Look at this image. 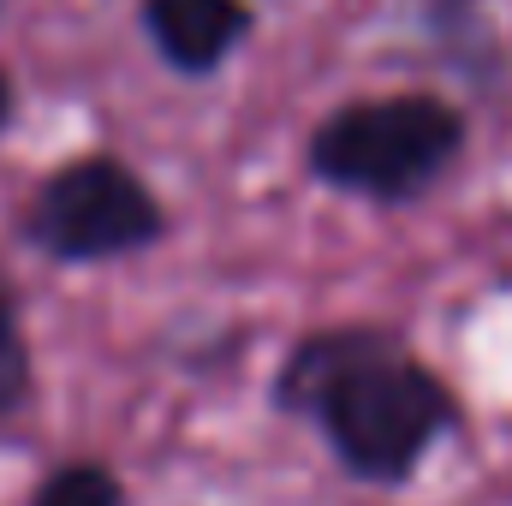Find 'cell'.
Instances as JSON below:
<instances>
[{"label":"cell","mask_w":512,"mask_h":506,"mask_svg":"<svg viewBox=\"0 0 512 506\" xmlns=\"http://www.w3.org/2000/svg\"><path fill=\"white\" fill-rule=\"evenodd\" d=\"M268 405L310 423L328 459L364 489H405L465 423V405L441 370L382 322H334L292 340L268 376Z\"/></svg>","instance_id":"obj_1"},{"label":"cell","mask_w":512,"mask_h":506,"mask_svg":"<svg viewBox=\"0 0 512 506\" xmlns=\"http://www.w3.org/2000/svg\"><path fill=\"white\" fill-rule=\"evenodd\" d=\"M471 143L459 102L435 90H387L328 108L304 137V173L334 197H358L376 209L423 203Z\"/></svg>","instance_id":"obj_2"},{"label":"cell","mask_w":512,"mask_h":506,"mask_svg":"<svg viewBox=\"0 0 512 506\" xmlns=\"http://www.w3.org/2000/svg\"><path fill=\"white\" fill-rule=\"evenodd\" d=\"M167 233H173V215L161 209L149 179L108 149L48 167L18 215V239L60 268L126 262L167 245Z\"/></svg>","instance_id":"obj_3"},{"label":"cell","mask_w":512,"mask_h":506,"mask_svg":"<svg viewBox=\"0 0 512 506\" xmlns=\"http://www.w3.org/2000/svg\"><path fill=\"white\" fill-rule=\"evenodd\" d=\"M149 54L179 78H215L256 30L251 0H137Z\"/></svg>","instance_id":"obj_4"},{"label":"cell","mask_w":512,"mask_h":506,"mask_svg":"<svg viewBox=\"0 0 512 506\" xmlns=\"http://www.w3.org/2000/svg\"><path fill=\"white\" fill-rule=\"evenodd\" d=\"M423 36L447 72H459L471 90L507 84V42L489 0H423Z\"/></svg>","instance_id":"obj_5"},{"label":"cell","mask_w":512,"mask_h":506,"mask_svg":"<svg viewBox=\"0 0 512 506\" xmlns=\"http://www.w3.org/2000/svg\"><path fill=\"white\" fill-rule=\"evenodd\" d=\"M30 506H126V477L102 459H60L30 489Z\"/></svg>","instance_id":"obj_6"},{"label":"cell","mask_w":512,"mask_h":506,"mask_svg":"<svg viewBox=\"0 0 512 506\" xmlns=\"http://www.w3.org/2000/svg\"><path fill=\"white\" fill-rule=\"evenodd\" d=\"M30 399H36V358H30L24 310H18V298L0 286V417H18Z\"/></svg>","instance_id":"obj_7"},{"label":"cell","mask_w":512,"mask_h":506,"mask_svg":"<svg viewBox=\"0 0 512 506\" xmlns=\"http://www.w3.org/2000/svg\"><path fill=\"white\" fill-rule=\"evenodd\" d=\"M12 120H18V84H12V72L0 66V137L12 131Z\"/></svg>","instance_id":"obj_8"},{"label":"cell","mask_w":512,"mask_h":506,"mask_svg":"<svg viewBox=\"0 0 512 506\" xmlns=\"http://www.w3.org/2000/svg\"><path fill=\"white\" fill-rule=\"evenodd\" d=\"M6 12H12V0H0V18H6Z\"/></svg>","instance_id":"obj_9"}]
</instances>
